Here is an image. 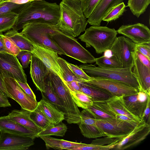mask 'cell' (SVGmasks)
<instances>
[{
  "instance_id": "4dcf8cb0",
  "label": "cell",
  "mask_w": 150,
  "mask_h": 150,
  "mask_svg": "<svg viewBox=\"0 0 150 150\" xmlns=\"http://www.w3.org/2000/svg\"><path fill=\"white\" fill-rule=\"evenodd\" d=\"M30 117L35 123L42 130L49 128L54 125L47 118L37 106L33 111L31 112Z\"/></svg>"
},
{
  "instance_id": "ab89813d",
  "label": "cell",
  "mask_w": 150,
  "mask_h": 150,
  "mask_svg": "<svg viewBox=\"0 0 150 150\" xmlns=\"http://www.w3.org/2000/svg\"><path fill=\"white\" fill-rule=\"evenodd\" d=\"M85 17L88 18L101 0H80Z\"/></svg>"
},
{
  "instance_id": "74e56055",
  "label": "cell",
  "mask_w": 150,
  "mask_h": 150,
  "mask_svg": "<svg viewBox=\"0 0 150 150\" xmlns=\"http://www.w3.org/2000/svg\"><path fill=\"white\" fill-rule=\"evenodd\" d=\"M126 7L123 2L115 6L105 15L102 21L109 22L117 19L125 12Z\"/></svg>"
},
{
  "instance_id": "e0dca14e",
  "label": "cell",
  "mask_w": 150,
  "mask_h": 150,
  "mask_svg": "<svg viewBox=\"0 0 150 150\" xmlns=\"http://www.w3.org/2000/svg\"><path fill=\"white\" fill-rule=\"evenodd\" d=\"M50 71L38 58L33 55L30 62V74L37 90L44 93L46 79Z\"/></svg>"
},
{
  "instance_id": "ac0fdd59",
  "label": "cell",
  "mask_w": 150,
  "mask_h": 150,
  "mask_svg": "<svg viewBox=\"0 0 150 150\" xmlns=\"http://www.w3.org/2000/svg\"><path fill=\"white\" fill-rule=\"evenodd\" d=\"M79 127L82 135L88 138H97L104 135L96 125V120L87 109L80 112Z\"/></svg>"
},
{
  "instance_id": "7402d4cb",
  "label": "cell",
  "mask_w": 150,
  "mask_h": 150,
  "mask_svg": "<svg viewBox=\"0 0 150 150\" xmlns=\"http://www.w3.org/2000/svg\"><path fill=\"white\" fill-rule=\"evenodd\" d=\"M0 130L31 137L34 139L37 137L38 133L13 121L6 116L0 117Z\"/></svg>"
},
{
  "instance_id": "44dd1931",
  "label": "cell",
  "mask_w": 150,
  "mask_h": 150,
  "mask_svg": "<svg viewBox=\"0 0 150 150\" xmlns=\"http://www.w3.org/2000/svg\"><path fill=\"white\" fill-rule=\"evenodd\" d=\"M41 93L42 98L38 102L37 107L47 118L54 124H57L64 120V113L49 100Z\"/></svg>"
},
{
  "instance_id": "7bdbcfd3",
  "label": "cell",
  "mask_w": 150,
  "mask_h": 150,
  "mask_svg": "<svg viewBox=\"0 0 150 150\" xmlns=\"http://www.w3.org/2000/svg\"><path fill=\"white\" fill-rule=\"evenodd\" d=\"M67 65L74 74L78 78L82 80L83 82L90 80L91 77L87 75L79 66L67 62Z\"/></svg>"
},
{
  "instance_id": "30bf717a",
  "label": "cell",
  "mask_w": 150,
  "mask_h": 150,
  "mask_svg": "<svg viewBox=\"0 0 150 150\" xmlns=\"http://www.w3.org/2000/svg\"><path fill=\"white\" fill-rule=\"evenodd\" d=\"M0 75L4 79L12 77L27 83L26 75L16 56L6 52H0Z\"/></svg>"
},
{
  "instance_id": "bcb514c9",
  "label": "cell",
  "mask_w": 150,
  "mask_h": 150,
  "mask_svg": "<svg viewBox=\"0 0 150 150\" xmlns=\"http://www.w3.org/2000/svg\"><path fill=\"white\" fill-rule=\"evenodd\" d=\"M135 50L146 57L150 60V43L135 45Z\"/></svg>"
},
{
  "instance_id": "8d00e7d4",
  "label": "cell",
  "mask_w": 150,
  "mask_h": 150,
  "mask_svg": "<svg viewBox=\"0 0 150 150\" xmlns=\"http://www.w3.org/2000/svg\"><path fill=\"white\" fill-rule=\"evenodd\" d=\"M57 60L63 74V79L66 83L72 81L83 82L82 80L77 77L72 72L68 67L67 62L66 60L59 57H58Z\"/></svg>"
},
{
  "instance_id": "6f0895ef",
  "label": "cell",
  "mask_w": 150,
  "mask_h": 150,
  "mask_svg": "<svg viewBox=\"0 0 150 150\" xmlns=\"http://www.w3.org/2000/svg\"><path fill=\"white\" fill-rule=\"evenodd\" d=\"M4 1V0H0V2H2V1Z\"/></svg>"
},
{
  "instance_id": "c3c4849f",
  "label": "cell",
  "mask_w": 150,
  "mask_h": 150,
  "mask_svg": "<svg viewBox=\"0 0 150 150\" xmlns=\"http://www.w3.org/2000/svg\"><path fill=\"white\" fill-rule=\"evenodd\" d=\"M16 82L24 91L29 96L36 100V97L27 83H23L16 80Z\"/></svg>"
},
{
  "instance_id": "603a6c76",
  "label": "cell",
  "mask_w": 150,
  "mask_h": 150,
  "mask_svg": "<svg viewBox=\"0 0 150 150\" xmlns=\"http://www.w3.org/2000/svg\"><path fill=\"white\" fill-rule=\"evenodd\" d=\"M31 112L22 109H14L6 116L13 121L39 133L42 129L30 117Z\"/></svg>"
},
{
  "instance_id": "9f6ffc18",
  "label": "cell",
  "mask_w": 150,
  "mask_h": 150,
  "mask_svg": "<svg viewBox=\"0 0 150 150\" xmlns=\"http://www.w3.org/2000/svg\"><path fill=\"white\" fill-rule=\"evenodd\" d=\"M3 35L2 33H0V52H6L3 42Z\"/></svg>"
},
{
  "instance_id": "4fadbf2b",
  "label": "cell",
  "mask_w": 150,
  "mask_h": 150,
  "mask_svg": "<svg viewBox=\"0 0 150 150\" xmlns=\"http://www.w3.org/2000/svg\"><path fill=\"white\" fill-rule=\"evenodd\" d=\"M0 150H26L34 144V139L0 130Z\"/></svg>"
},
{
  "instance_id": "d590c367",
  "label": "cell",
  "mask_w": 150,
  "mask_h": 150,
  "mask_svg": "<svg viewBox=\"0 0 150 150\" xmlns=\"http://www.w3.org/2000/svg\"><path fill=\"white\" fill-rule=\"evenodd\" d=\"M67 127L62 122L47 129L42 130L38 133L37 137L41 136H55L63 137L66 132Z\"/></svg>"
},
{
  "instance_id": "5bb4252c",
  "label": "cell",
  "mask_w": 150,
  "mask_h": 150,
  "mask_svg": "<svg viewBox=\"0 0 150 150\" xmlns=\"http://www.w3.org/2000/svg\"><path fill=\"white\" fill-rule=\"evenodd\" d=\"M150 132V125L141 119L133 129L118 142L113 149L123 150L134 147L144 140Z\"/></svg>"
},
{
  "instance_id": "cb8c5ba5",
  "label": "cell",
  "mask_w": 150,
  "mask_h": 150,
  "mask_svg": "<svg viewBox=\"0 0 150 150\" xmlns=\"http://www.w3.org/2000/svg\"><path fill=\"white\" fill-rule=\"evenodd\" d=\"M106 101L94 102L87 109L96 120H104L115 118Z\"/></svg>"
},
{
  "instance_id": "ba28073f",
  "label": "cell",
  "mask_w": 150,
  "mask_h": 150,
  "mask_svg": "<svg viewBox=\"0 0 150 150\" xmlns=\"http://www.w3.org/2000/svg\"><path fill=\"white\" fill-rule=\"evenodd\" d=\"M139 121H126L115 117L96 120V124L105 137L123 139L129 134Z\"/></svg>"
},
{
  "instance_id": "816d5d0a",
  "label": "cell",
  "mask_w": 150,
  "mask_h": 150,
  "mask_svg": "<svg viewBox=\"0 0 150 150\" xmlns=\"http://www.w3.org/2000/svg\"><path fill=\"white\" fill-rule=\"evenodd\" d=\"M11 105L8 98L5 97L0 90V107H10Z\"/></svg>"
},
{
  "instance_id": "7a4b0ae2",
  "label": "cell",
  "mask_w": 150,
  "mask_h": 150,
  "mask_svg": "<svg viewBox=\"0 0 150 150\" xmlns=\"http://www.w3.org/2000/svg\"><path fill=\"white\" fill-rule=\"evenodd\" d=\"M59 5V17L57 28L73 37L85 31L88 23L80 0H62Z\"/></svg>"
},
{
  "instance_id": "f1b7e54d",
  "label": "cell",
  "mask_w": 150,
  "mask_h": 150,
  "mask_svg": "<svg viewBox=\"0 0 150 150\" xmlns=\"http://www.w3.org/2000/svg\"><path fill=\"white\" fill-rule=\"evenodd\" d=\"M40 137L45 142L47 149L52 148L59 150H69L71 148L79 146L82 144L58 139L50 136H41Z\"/></svg>"
},
{
  "instance_id": "f35d334b",
  "label": "cell",
  "mask_w": 150,
  "mask_h": 150,
  "mask_svg": "<svg viewBox=\"0 0 150 150\" xmlns=\"http://www.w3.org/2000/svg\"><path fill=\"white\" fill-rule=\"evenodd\" d=\"M118 142L104 145L92 144H87L82 143L76 146L70 148V150H108L113 149Z\"/></svg>"
},
{
  "instance_id": "836d02e7",
  "label": "cell",
  "mask_w": 150,
  "mask_h": 150,
  "mask_svg": "<svg viewBox=\"0 0 150 150\" xmlns=\"http://www.w3.org/2000/svg\"><path fill=\"white\" fill-rule=\"evenodd\" d=\"M95 62L97 65L101 67L111 68H122L119 61L113 54L109 56L104 55L96 58Z\"/></svg>"
},
{
  "instance_id": "9c48e42d",
  "label": "cell",
  "mask_w": 150,
  "mask_h": 150,
  "mask_svg": "<svg viewBox=\"0 0 150 150\" xmlns=\"http://www.w3.org/2000/svg\"><path fill=\"white\" fill-rule=\"evenodd\" d=\"M135 45L125 36L117 37L110 50L119 61L122 68L133 67Z\"/></svg>"
},
{
  "instance_id": "d6a6232c",
  "label": "cell",
  "mask_w": 150,
  "mask_h": 150,
  "mask_svg": "<svg viewBox=\"0 0 150 150\" xmlns=\"http://www.w3.org/2000/svg\"><path fill=\"white\" fill-rule=\"evenodd\" d=\"M43 93L49 100L64 112L65 108L63 104L54 91L52 84L49 79L48 80H46L45 91Z\"/></svg>"
},
{
  "instance_id": "f5cc1de1",
  "label": "cell",
  "mask_w": 150,
  "mask_h": 150,
  "mask_svg": "<svg viewBox=\"0 0 150 150\" xmlns=\"http://www.w3.org/2000/svg\"><path fill=\"white\" fill-rule=\"evenodd\" d=\"M0 90L2 94L6 97L10 98V96L8 93L5 86L4 80L3 78L0 75Z\"/></svg>"
},
{
  "instance_id": "ee69618b",
  "label": "cell",
  "mask_w": 150,
  "mask_h": 150,
  "mask_svg": "<svg viewBox=\"0 0 150 150\" xmlns=\"http://www.w3.org/2000/svg\"><path fill=\"white\" fill-rule=\"evenodd\" d=\"M33 54L30 52L25 50H21L16 56L21 63L23 68L28 67L30 63Z\"/></svg>"
},
{
  "instance_id": "7c38bea8",
  "label": "cell",
  "mask_w": 150,
  "mask_h": 150,
  "mask_svg": "<svg viewBox=\"0 0 150 150\" xmlns=\"http://www.w3.org/2000/svg\"><path fill=\"white\" fill-rule=\"evenodd\" d=\"M6 91L10 98L16 101L21 109L30 111H33L37 107L38 102L21 88L14 78L6 77L4 79Z\"/></svg>"
},
{
  "instance_id": "60d3db41",
  "label": "cell",
  "mask_w": 150,
  "mask_h": 150,
  "mask_svg": "<svg viewBox=\"0 0 150 150\" xmlns=\"http://www.w3.org/2000/svg\"><path fill=\"white\" fill-rule=\"evenodd\" d=\"M13 1H4L0 2V16L10 11L13 12L23 4Z\"/></svg>"
},
{
  "instance_id": "4316f807",
  "label": "cell",
  "mask_w": 150,
  "mask_h": 150,
  "mask_svg": "<svg viewBox=\"0 0 150 150\" xmlns=\"http://www.w3.org/2000/svg\"><path fill=\"white\" fill-rule=\"evenodd\" d=\"M9 37L21 50L32 52L34 49L33 43L23 34L13 29H10L4 34Z\"/></svg>"
},
{
  "instance_id": "9a60e30c",
  "label": "cell",
  "mask_w": 150,
  "mask_h": 150,
  "mask_svg": "<svg viewBox=\"0 0 150 150\" xmlns=\"http://www.w3.org/2000/svg\"><path fill=\"white\" fill-rule=\"evenodd\" d=\"M33 43L34 45L32 53L33 55L40 59L50 71L59 76L65 83L58 62V54L49 48Z\"/></svg>"
},
{
  "instance_id": "3957f363",
  "label": "cell",
  "mask_w": 150,
  "mask_h": 150,
  "mask_svg": "<svg viewBox=\"0 0 150 150\" xmlns=\"http://www.w3.org/2000/svg\"><path fill=\"white\" fill-rule=\"evenodd\" d=\"M79 66L91 77L113 80L125 84L139 91L138 81L132 71L133 67L106 68L87 64H81Z\"/></svg>"
},
{
  "instance_id": "8992f818",
  "label": "cell",
  "mask_w": 150,
  "mask_h": 150,
  "mask_svg": "<svg viewBox=\"0 0 150 150\" xmlns=\"http://www.w3.org/2000/svg\"><path fill=\"white\" fill-rule=\"evenodd\" d=\"M48 78L64 107V120L69 124L79 125L81 121L80 112L73 100L66 83L51 71Z\"/></svg>"
},
{
  "instance_id": "52a82bcc",
  "label": "cell",
  "mask_w": 150,
  "mask_h": 150,
  "mask_svg": "<svg viewBox=\"0 0 150 150\" xmlns=\"http://www.w3.org/2000/svg\"><path fill=\"white\" fill-rule=\"evenodd\" d=\"M57 28L56 25L33 22L25 25L21 33L33 42L49 48L59 54L65 55L49 37L50 34Z\"/></svg>"
},
{
  "instance_id": "83f0119b",
  "label": "cell",
  "mask_w": 150,
  "mask_h": 150,
  "mask_svg": "<svg viewBox=\"0 0 150 150\" xmlns=\"http://www.w3.org/2000/svg\"><path fill=\"white\" fill-rule=\"evenodd\" d=\"M106 102L115 115H125L131 118L140 121L127 109L124 102L123 96H112Z\"/></svg>"
},
{
  "instance_id": "e575fe53",
  "label": "cell",
  "mask_w": 150,
  "mask_h": 150,
  "mask_svg": "<svg viewBox=\"0 0 150 150\" xmlns=\"http://www.w3.org/2000/svg\"><path fill=\"white\" fill-rule=\"evenodd\" d=\"M150 3V0H128L127 6L137 18L143 13Z\"/></svg>"
},
{
  "instance_id": "ffe728a7",
  "label": "cell",
  "mask_w": 150,
  "mask_h": 150,
  "mask_svg": "<svg viewBox=\"0 0 150 150\" xmlns=\"http://www.w3.org/2000/svg\"><path fill=\"white\" fill-rule=\"evenodd\" d=\"M123 0H101L88 18V23L92 26H100L103 17L114 7Z\"/></svg>"
},
{
  "instance_id": "d4e9b609",
  "label": "cell",
  "mask_w": 150,
  "mask_h": 150,
  "mask_svg": "<svg viewBox=\"0 0 150 150\" xmlns=\"http://www.w3.org/2000/svg\"><path fill=\"white\" fill-rule=\"evenodd\" d=\"M137 94L123 96L127 109L140 120L142 119L147 101L142 102L137 99Z\"/></svg>"
},
{
  "instance_id": "681fc988",
  "label": "cell",
  "mask_w": 150,
  "mask_h": 150,
  "mask_svg": "<svg viewBox=\"0 0 150 150\" xmlns=\"http://www.w3.org/2000/svg\"><path fill=\"white\" fill-rule=\"evenodd\" d=\"M137 56L140 61L150 69V60L139 52L136 51Z\"/></svg>"
},
{
  "instance_id": "db71d44e",
  "label": "cell",
  "mask_w": 150,
  "mask_h": 150,
  "mask_svg": "<svg viewBox=\"0 0 150 150\" xmlns=\"http://www.w3.org/2000/svg\"><path fill=\"white\" fill-rule=\"evenodd\" d=\"M115 117L117 119L126 121H139L135 119L131 118L127 116L124 115L116 114L115 115Z\"/></svg>"
},
{
  "instance_id": "f6af8a7d",
  "label": "cell",
  "mask_w": 150,
  "mask_h": 150,
  "mask_svg": "<svg viewBox=\"0 0 150 150\" xmlns=\"http://www.w3.org/2000/svg\"><path fill=\"white\" fill-rule=\"evenodd\" d=\"M122 139L106 137L105 138L96 139L93 140L91 144L101 145H107L118 142Z\"/></svg>"
},
{
  "instance_id": "f907efd6",
  "label": "cell",
  "mask_w": 150,
  "mask_h": 150,
  "mask_svg": "<svg viewBox=\"0 0 150 150\" xmlns=\"http://www.w3.org/2000/svg\"><path fill=\"white\" fill-rule=\"evenodd\" d=\"M79 82L76 81H72L66 83L70 90L74 91H81Z\"/></svg>"
},
{
  "instance_id": "f546056e",
  "label": "cell",
  "mask_w": 150,
  "mask_h": 150,
  "mask_svg": "<svg viewBox=\"0 0 150 150\" xmlns=\"http://www.w3.org/2000/svg\"><path fill=\"white\" fill-rule=\"evenodd\" d=\"M69 90L73 100L78 107L87 109L88 106L93 104L92 98L89 96L81 91Z\"/></svg>"
},
{
  "instance_id": "6da1fadb",
  "label": "cell",
  "mask_w": 150,
  "mask_h": 150,
  "mask_svg": "<svg viewBox=\"0 0 150 150\" xmlns=\"http://www.w3.org/2000/svg\"><path fill=\"white\" fill-rule=\"evenodd\" d=\"M14 12L18 17L12 29L18 31L26 24L33 22L56 25L59 17V7L56 3L34 0L23 3Z\"/></svg>"
},
{
  "instance_id": "11a10c76",
  "label": "cell",
  "mask_w": 150,
  "mask_h": 150,
  "mask_svg": "<svg viewBox=\"0 0 150 150\" xmlns=\"http://www.w3.org/2000/svg\"><path fill=\"white\" fill-rule=\"evenodd\" d=\"M137 99L142 102H146L147 99V94L145 92L139 91L137 94Z\"/></svg>"
},
{
  "instance_id": "5b68a950",
  "label": "cell",
  "mask_w": 150,
  "mask_h": 150,
  "mask_svg": "<svg viewBox=\"0 0 150 150\" xmlns=\"http://www.w3.org/2000/svg\"><path fill=\"white\" fill-rule=\"evenodd\" d=\"M85 31L79 39L85 42L87 47H93L98 54L110 50L117 34L114 28L100 26H92Z\"/></svg>"
},
{
  "instance_id": "277c9868",
  "label": "cell",
  "mask_w": 150,
  "mask_h": 150,
  "mask_svg": "<svg viewBox=\"0 0 150 150\" xmlns=\"http://www.w3.org/2000/svg\"><path fill=\"white\" fill-rule=\"evenodd\" d=\"M49 37L65 55L84 64L95 62L96 58L74 37L64 33L57 28L50 34Z\"/></svg>"
},
{
  "instance_id": "680465c9",
  "label": "cell",
  "mask_w": 150,
  "mask_h": 150,
  "mask_svg": "<svg viewBox=\"0 0 150 150\" xmlns=\"http://www.w3.org/2000/svg\"><path fill=\"white\" fill-rule=\"evenodd\" d=\"M13 0H4V1H13Z\"/></svg>"
},
{
  "instance_id": "484cf974",
  "label": "cell",
  "mask_w": 150,
  "mask_h": 150,
  "mask_svg": "<svg viewBox=\"0 0 150 150\" xmlns=\"http://www.w3.org/2000/svg\"><path fill=\"white\" fill-rule=\"evenodd\" d=\"M81 91L89 96L93 102L106 101L112 96L107 92L85 82H79Z\"/></svg>"
},
{
  "instance_id": "91938a15",
  "label": "cell",
  "mask_w": 150,
  "mask_h": 150,
  "mask_svg": "<svg viewBox=\"0 0 150 150\" xmlns=\"http://www.w3.org/2000/svg\"></svg>"
},
{
  "instance_id": "1f68e13d",
  "label": "cell",
  "mask_w": 150,
  "mask_h": 150,
  "mask_svg": "<svg viewBox=\"0 0 150 150\" xmlns=\"http://www.w3.org/2000/svg\"><path fill=\"white\" fill-rule=\"evenodd\" d=\"M18 17L16 13L10 11L0 16V33L12 29Z\"/></svg>"
},
{
  "instance_id": "d6986e66",
  "label": "cell",
  "mask_w": 150,
  "mask_h": 150,
  "mask_svg": "<svg viewBox=\"0 0 150 150\" xmlns=\"http://www.w3.org/2000/svg\"><path fill=\"white\" fill-rule=\"evenodd\" d=\"M133 68V72L136 77L139 84V91L150 95V69L140 61L136 52L134 55Z\"/></svg>"
},
{
  "instance_id": "b9f144b4",
  "label": "cell",
  "mask_w": 150,
  "mask_h": 150,
  "mask_svg": "<svg viewBox=\"0 0 150 150\" xmlns=\"http://www.w3.org/2000/svg\"><path fill=\"white\" fill-rule=\"evenodd\" d=\"M3 38L6 52L16 56L21 50L9 37L3 34Z\"/></svg>"
},
{
  "instance_id": "8fae6325",
  "label": "cell",
  "mask_w": 150,
  "mask_h": 150,
  "mask_svg": "<svg viewBox=\"0 0 150 150\" xmlns=\"http://www.w3.org/2000/svg\"><path fill=\"white\" fill-rule=\"evenodd\" d=\"M85 83L101 89L113 96H129L137 94L139 92L125 84L108 79L91 77Z\"/></svg>"
},
{
  "instance_id": "2e32d148",
  "label": "cell",
  "mask_w": 150,
  "mask_h": 150,
  "mask_svg": "<svg viewBox=\"0 0 150 150\" xmlns=\"http://www.w3.org/2000/svg\"><path fill=\"white\" fill-rule=\"evenodd\" d=\"M117 31V33L129 39L136 44L150 43V30L144 24L137 23L122 25Z\"/></svg>"
},
{
  "instance_id": "7dc6e473",
  "label": "cell",
  "mask_w": 150,
  "mask_h": 150,
  "mask_svg": "<svg viewBox=\"0 0 150 150\" xmlns=\"http://www.w3.org/2000/svg\"><path fill=\"white\" fill-rule=\"evenodd\" d=\"M150 95L147 94L146 104L142 119L146 123L149 125H150Z\"/></svg>"
}]
</instances>
